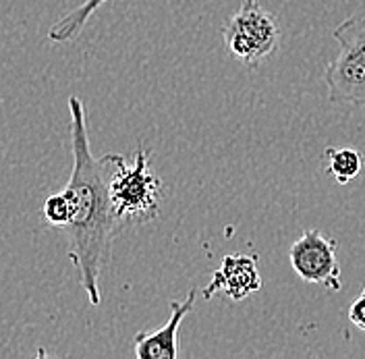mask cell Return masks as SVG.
<instances>
[{"label":"cell","instance_id":"11","mask_svg":"<svg viewBox=\"0 0 365 359\" xmlns=\"http://www.w3.org/2000/svg\"><path fill=\"white\" fill-rule=\"evenodd\" d=\"M349 322L365 333V287L364 291H361V295H359V297L351 303V308H349Z\"/></svg>","mask_w":365,"mask_h":359},{"label":"cell","instance_id":"8","mask_svg":"<svg viewBox=\"0 0 365 359\" xmlns=\"http://www.w3.org/2000/svg\"><path fill=\"white\" fill-rule=\"evenodd\" d=\"M108 0H86L81 6H77L75 11H71L68 15H65L63 19L54 23L48 31V40L54 42V44H67L73 42L81 31L83 27L88 25L91 19V15Z\"/></svg>","mask_w":365,"mask_h":359},{"label":"cell","instance_id":"4","mask_svg":"<svg viewBox=\"0 0 365 359\" xmlns=\"http://www.w3.org/2000/svg\"><path fill=\"white\" fill-rule=\"evenodd\" d=\"M225 44L235 59L247 69L259 67L280 42V29L257 0H243L239 11L222 27Z\"/></svg>","mask_w":365,"mask_h":359},{"label":"cell","instance_id":"9","mask_svg":"<svg viewBox=\"0 0 365 359\" xmlns=\"http://www.w3.org/2000/svg\"><path fill=\"white\" fill-rule=\"evenodd\" d=\"M324 156L328 162V173L341 185H346L361 175L365 158L353 148H326Z\"/></svg>","mask_w":365,"mask_h":359},{"label":"cell","instance_id":"5","mask_svg":"<svg viewBox=\"0 0 365 359\" xmlns=\"http://www.w3.org/2000/svg\"><path fill=\"white\" fill-rule=\"evenodd\" d=\"M336 251L339 243L334 239L326 237L318 228H309L291 246L289 262L301 280L339 293L342 289V280Z\"/></svg>","mask_w":365,"mask_h":359},{"label":"cell","instance_id":"6","mask_svg":"<svg viewBox=\"0 0 365 359\" xmlns=\"http://www.w3.org/2000/svg\"><path fill=\"white\" fill-rule=\"evenodd\" d=\"M262 289V274L257 256L230 253L222 260L220 268L214 272L210 285L204 289V299H212L216 293L227 295L232 301H243Z\"/></svg>","mask_w":365,"mask_h":359},{"label":"cell","instance_id":"1","mask_svg":"<svg viewBox=\"0 0 365 359\" xmlns=\"http://www.w3.org/2000/svg\"><path fill=\"white\" fill-rule=\"evenodd\" d=\"M73 173L63 189L71 202V221L65 226L68 237V260L79 272V283L90 303H102L100 274L110 256L113 239L120 233L110 203V177L118 154L96 158L91 154L86 104L79 96L68 98Z\"/></svg>","mask_w":365,"mask_h":359},{"label":"cell","instance_id":"10","mask_svg":"<svg viewBox=\"0 0 365 359\" xmlns=\"http://www.w3.org/2000/svg\"><path fill=\"white\" fill-rule=\"evenodd\" d=\"M44 216L46 221L52 226L65 228L71 221V202H68L67 193H52L48 196L44 202Z\"/></svg>","mask_w":365,"mask_h":359},{"label":"cell","instance_id":"7","mask_svg":"<svg viewBox=\"0 0 365 359\" xmlns=\"http://www.w3.org/2000/svg\"><path fill=\"white\" fill-rule=\"evenodd\" d=\"M197 291L191 289L182 301H170V315L160 330L137 333L135 355L141 359H175L179 358V326L187 314L193 312Z\"/></svg>","mask_w":365,"mask_h":359},{"label":"cell","instance_id":"2","mask_svg":"<svg viewBox=\"0 0 365 359\" xmlns=\"http://www.w3.org/2000/svg\"><path fill=\"white\" fill-rule=\"evenodd\" d=\"M162 198L164 185L150 171V154L145 148H137L133 164H127L120 154L116 156L110 177V203L118 231L158 218Z\"/></svg>","mask_w":365,"mask_h":359},{"label":"cell","instance_id":"3","mask_svg":"<svg viewBox=\"0 0 365 359\" xmlns=\"http://www.w3.org/2000/svg\"><path fill=\"white\" fill-rule=\"evenodd\" d=\"M341 54L328 63L324 81L332 104H353L365 108V17H349L332 31Z\"/></svg>","mask_w":365,"mask_h":359}]
</instances>
